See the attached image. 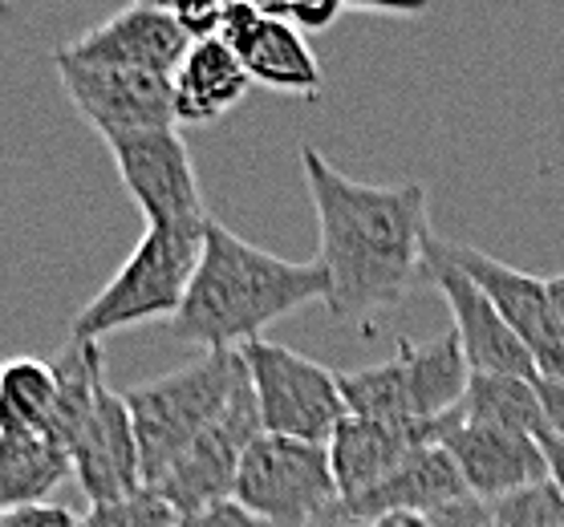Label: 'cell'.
Listing matches in <instances>:
<instances>
[{
  "mask_svg": "<svg viewBox=\"0 0 564 527\" xmlns=\"http://www.w3.org/2000/svg\"><path fill=\"white\" fill-rule=\"evenodd\" d=\"M301 171L317 211L325 309L337 321H366L398 305L419 284V276H426V187L358 183L341 175L317 146H301Z\"/></svg>",
  "mask_w": 564,
  "mask_h": 527,
  "instance_id": "6da1fadb",
  "label": "cell"
},
{
  "mask_svg": "<svg viewBox=\"0 0 564 527\" xmlns=\"http://www.w3.org/2000/svg\"><path fill=\"white\" fill-rule=\"evenodd\" d=\"M313 300H325L317 260L272 256L212 219L187 296L167 329L199 353H240L252 341H264L269 325Z\"/></svg>",
  "mask_w": 564,
  "mask_h": 527,
  "instance_id": "7a4b0ae2",
  "label": "cell"
},
{
  "mask_svg": "<svg viewBox=\"0 0 564 527\" xmlns=\"http://www.w3.org/2000/svg\"><path fill=\"white\" fill-rule=\"evenodd\" d=\"M240 382H245L240 353H199L180 370L130 386L122 394L130 426H134V442H139L142 487H151L216 422Z\"/></svg>",
  "mask_w": 564,
  "mask_h": 527,
  "instance_id": "3957f363",
  "label": "cell"
},
{
  "mask_svg": "<svg viewBox=\"0 0 564 527\" xmlns=\"http://www.w3.org/2000/svg\"><path fill=\"white\" fill-rule=\"evenodd\" d=\"M471 370L463 361L459 337L443 333L431 341H398L394 358L366 370L337 373L349 418L366 422L435 426L459 410Z\"/></svg>",
  "mask_w": 564,
  "mask_h": 527,
  "instance_id": "277c9868",
  "label": "cell"
},
{
  "mask_svg": "<svg viewBox=\"0 0 564 527\" xmlns=\"http://www.w3.org/2000/svg\"><path fill=\"white\" fill-rule=\"evenodd\" d=\"M204 228H147L122 268L74 317L69 341H98L151 321H175L204 252Z\"/></svg>",
  "mask_w": 564,
  "mask_h": 527,
  "instance_id": "5b68a950",
  "label": "cell"
},
{
  "mask_svg": "<svg viewBox=\"0 0 564 527\" xmlns=\"http://www.w3.org/2000/svg\"><path fill=\"white\" fill-rule=\"evenodd\" d=\"M240 358L260 414V435L329 447L334 430L349 418L337 373L272 341H252L240 349Z\"/></svg>",
  "mask_w": 564,
  "mask_h": 527,
  "instance_id": "8992f818",
  "label": "cell"
},
{
  "mask_svg": "<svg viewBox=\"0 0 564 527\" xmlns=\"http://www.w3.org/2000/svg\"><path fill=\"white\" fill-rule=\"evenodd\" d=\"M231 499L272 527H308L337 503L329 450L317 442L260 435L240 463Z\"/></svg>",
  "mask_w": 564,
  "mask_h": 527,
  "instance_id": "52a82bcc",
  "label": "cell"
},
{
  "mask_svg": "<svg viewBox=\"0 0 564 527\" xmlns=\"http://www.w3.org/2000/svg\"><path fill=\"white\" fill-rule=\"evenodd\" d=\"M118 179L142 211L147 228H204L212 223L192 151L175 127L110 139Z\"/></svg>",
  "mask_w": 564,
  "mask_h": 527,
  "instance_id": "ba28073f",
  "label": "cell"
},
{
  "mask_svg": "<svg viewBox=\"0 0 564 527\" xmlns=\"http://www.w3.org/2000/svg\"><path fill=\"white\" fill-rule=\"evenodd\" d=\"M257 438H260V414H257V402H252L248 373H245V382L231 394L224 414H219L216 422L207 426L204 435L195 438L192 447L183 450L180 459L154 479L147 491H154L175 515H192V512H199V507L231 499L240 463H245L248 447H252Z\"/></svg>",
  "mask_w": 564,
  "mask_h": 527,
  "instance_id": "9c48e42d",
  "label": "cell"
},
{
  "mask_svg": "<svg viewBox=\"0 0 564 527\" xmlns=\"http://www.w3.org/2000/svg\"><path fill=\"white\" fill-rule=\"evenodd\" d=\"M438 252L491 300L500 321L520 337V345L532 353L540 377H564V325L552 309L549 281L532 272H520L503 260L479 252L467 244H447L438 240Z\"/></svg>",
  "mask_w": 564,
  "mask_h": 527,
  "instance_id": "30bf717a",
  "label": "cell"
},
{
  "mask_svg": "<svg viewBox=\"0 0 564 527\" xmlns=\"http://www.w3.org/2000/svg\"><path fill=\"white\" fill-rule=\"evenodd\" d=\"M361 519H382V515H419L435 527H484L491 524V507L479 503L463 483L459 466L438 442L411 450L390 475L370 487L366 495L346 503Z\"/></svg>",
  "mask_w": 564,
  "mask_h": 527,
  "instance_id": "8fae6325",
  "label": "cell"
},
{
  "mask_svg": "<svg viewBox=\"0 0 564 527\" xmlns=\"http://www.w3.org/2000/svg\"><path fill=\"white\" fill-rule=\"evenodd\" d=\"M53 65H57L65 98L74 102L77 114L102 134V142L175 127L171 78L139 74V69L65 62L57 53H53Z\"/></svg>",
  "mask_w": 564,
  "mask_h": 527,
  "instance_id": "7c38bea8",
  "label": "cell"
},
{
  "mask_svg": "<svg viewBox=\"0 0 564 527\" xmlns=\"http://www.w3.org/2000/svg\"><path fill=\"white\" fill-rule=\"evenodd\" d=\"M65 454H69L77 487L90 499V507L130 499V495L142 491L134 426H130L127 402H122L118 389H110V382L98 389L90 410L82 414V422L74 426V435L65 442Z\"/></svg>",
  "mask_w": 564,
  "mask_h": 527,
  "instance_id": "4fadbf2b",
  "label": "cell"
},
{
  "mask_svg": "<svg viewBox=\"0 0 564 527\" xmlns=\"http://www.w3.org/2000/svg\"><path fill=\"white\" fill-rule=\"evenodd\" d=\"M426 276L435 281L451 309V333L459 337L463 361L471 373H503V377H528L536 382L540 370L532 353L520 345V337L500 321L491 300L438 252V240L431 235L426 244Z\"/></svg>",
  "mask_w": 564,
  "mask_h": 527,
  "instance_id": "5bb4252c",
  "label": "cell"
},
{
  "mask_svg": "<svg viewBox=\"0 0 564 527\" xmlns=\"http://www.w3.org/2000/svg\"><path fill=\"white\" fill-rule=\"evenodd\" d=\"M438 447L447 450L451 463L459 466L467 491L479 503H488V507L512 499V495H520L528 487L549 483V463H544L540 438L467 422V418L455 414V422L443 430Z\"/></svg>",
  "mask_w": 564,
  "mask_h": 527,
  "instance_id": "9a60e30c",
  "label": "cell"
},
{
  "mask_svg": "<svg viewBox=\"0 0 564 527\" xmlns=\"http://www.w3.org/2000/svg\"><path fill=\"white\" fill-rule=\"evenodd\" d=\"M187 50H192V41L183 37L171 9H163V4H130L122 13L106 17L102 25L86 29L77 41L62 45L57 57L171 78Z\"/></svg>",
  "mask_w": 564,
  "mask_h": 527,
  "instance_id": "2e32d148",
  "label": "cell"
},
{
  "mask_svg": "<svg viewBox=\"0 0 564 527\" xmlns=\"http://www.w3.org/2000/svg\"><path fill=\"white\" fill-rule=\"evenodd\" d=\"M459 414V410H455ZM455 414H447L435 426H402V422H366V418H346L329 438V471L337 483V499L349 503L378 487L411 450L431 447L443 438Z\"/></svg>",
  "mask_w": 564,
  "mask_h": 527,
  "instance_id": "e0dca14e",
  "label": "cell"
},
{
  "mask_svg": "<svg viewBox=\"0 0 564 527\" xmlns=\"http://www.w3.org/2000/svg\"><path fill=\"white\" fill-rule=\"evenodd\" d=\"M248 78L245 62L219 37L195 41L183 53L180 69L171 74V98H175V127H207L245 102Z\"/></svg>",
  "mask_w": 564,
  "mask_h": 527,
  "instance_id": "ac0fdd59",
  "label": "cell"
},
{
  "mask_svg": "<svg viewBox=\"0 0 564 527\" xmlns=\"http://www.w3.org/2000/svg\"><path fill=\"white\" fill-rule=\"evenodd\" d=\"M236 57L245 62L248 78L260 81L264 90L276 94H296V98H317L325 78H321V65L308 50V41L296 29L272 21L260 13L257 29L236 45Z\"/></svg>",
  "mask_w": 564,
  "mask_h": 527,
  "instance_id": "d6986e66",
  "label": "cell"
},
{
  "mask_svg": "<svg viewBox=\"0 0 564 527\" xmlns=\"http://www.w3.org/2000/svg\"><path fill=\"white\" fill-rule=\"evenodd\" d=\"M69 475V454L53 438L0 430V515L50 503V495Z\"/></svg>",
  "mask_w": 564,
  "mask_h": 527,
  "instance_id": "ffe728a7",
  "label": "cell"
},
{
  "mask_svg": "<svg viewBox=\"0 0 564 527\" xmlns=\"http://www.w3.org/2000/svg\"><path fill=\"white\" fill-rule=\"evenodd\" d=\"M536 382H528V377H503V373H471L467 394L459 402V418L496 426V430H512V435H528V438L549 435V418H544V402H540Z\"/></svg>",
  "mask_w": 564,
  "mask_h": 527,
  "instance_id": "44dd1931",
  "label": "cell"
},
{
  "mask_svg": "<svg viewBox=\"0 0 564 527\" xmlns=\"http://www.w3.org/2000/svg\"><path fill=\"white\" fill-rule=\"evenodd\" d=\"M57 370L53 361L13 358L0 373V430L4 435H53L57 418Z\"/></svg>",
  "mask_w": 564,
  "mask_h": 527,
  "instance_id": "7402d4cb",
  "label": "cell"
},
{
  "mask_svg": "<svg viewBox=\"0 0 564 527\" xmlns=\"http://www.w3.org/2000/svg\"><path fill=\"white\" fill-rule=\"evenodd\" d=\"M180 515L171 512L167 503L159 499L154 491L142 487L139 495L118 503H102V507H90V512L77 519V527H175Z\"/></svg>",
  "mask_w": 564,
  "mask_h": 527,
  "instance_id": "603a6c76",
  "label": "cell"
},
{
  "mask_svg": "<svg viewBox=\"0 0 564 527\" xmlns=\"http://www.w3.org/2000/svg\"><path fill=\"white\" fill-rule=\"evenodd\" d=\"M496 527H564V499L552 483L528 487L491 507Z\"/></svg>",
  "mask_w": 564,
  "mask_h": 527,
  "instance_id": "cb8c5ba5",
  "label": "cell"
},
{
  "mask_svg": "<svg viewBox=\"0 0 564 527\" xmlns=\"http://www.w3.org/2000/svg\"><path fill=\"white\" fill-rule=\"evenodd\" d=\"M260 13L296 29L301 37H308V33H325L334 21H341V17H346V0H321V4H305V0H296V4H260Z\"/></svg>",
  "mask_w": 564,
  "mask_h": 527,
  "instance_id": "d4e9b609",
  "label": "cell"
},
{
  "mask_svg": "<svg viewBox=\"0 0 564 527\" xmlns=\"http://www.w3.org/2000/svg\"><path fill=\"white\" fill-rule=\"evenodd\" d=\"M175 527H272V524H264L260 515H252L236 499H224V503H212V507H199L192 515H180Z\"/></svg>",
  "mask_w": 564,
  "mask_h": 527,
  "instance_id": "484cf974",
  "label": "cell"
},
{
  "mask_svg": "<svg viewBox=\"0 0 564 527\" xmlns=\"http://www.w3.org/2000/svg\"><path fill=\"white\" fill-rule=\"evenodd\" d=\"M175 25L183 29V37L192 41H212L219 37V21H224V4L216 0H204V4H175Z\"/></svg>",
  "mask_w": 564,
  "mask_h": 527,
  "instance_id": "4316f807",
  "label": "cell"
},
{
  "mask_svg": "<svg viewBox=\"0 0 564 527\" xmlns=\"http://www.w3.org/2000/svg\"><path fill=\"white\" fill-rule=\"evenodd\" d=\"M0 527H77V515L57 503H41V507H25V512H4Z\"/></svg>",
  "mask_w": 564,
  "mask_h": 527,
  "instance_id": "83f0119b",
  "label": "cell"
},
{
  "mask_svg": "<svg viewBox=\"0 0 564 527\" xmlns=\"http://www.w3.org/2000/svg\"><path fill=\"white\" fill-rule=\"evenodd\" d=\"M536 389H540V402H544L549 435L564 442V377H540Z\"/></svg>",
  "mask_w": 564,
  "mask_h": 527,
  "instance_id": "f1b7e54d",
  "label": "cell"
},
{
  "mask_svg": "<svg viewBox=\"0 0 564 527\" xmlns=\"http://www.w3.org/2000/svg\"><path fill=\"white\" fill-rule=\"evenodd\" d=\"M540 450H544V463H549V483L561 491L564 499V442L552 435H540Z\"/></svg>",
  "mask_w": 564,
  "mask_h": 527,
  "instance_id": "f546056e",
  "label": "cell"
},
{
  "mask_svg": "<svg viewBox=\"0 0 564 527\" xmlns=\"http://www.w3.org/2000/svg\"><path fill=\"white\" fill-rule=\"evenodd\" d=\"M308 527H373V519H361V515H354L346 507V503L337 499L334 507H329V512H321Z\"/></svg>",
  "mask_w": 564,
  "mask_h": 527,
  "instance_id": "4dcf8cb0",
  "label": "cell"
},
{
  "mask_svg": "<svg viewBox=\"0 0 564 527\" xmlns=\"http://www.w3.org/2000/svg\"><path fill=\"white\" fill-rule=\"evenodd\" d=\"M373 527H435L419 519V515H382V519H373Z\"/></svg>",
  "mask_w": 564,
  "mask_h": 527,
  "instance_id": "1f68e13d",
  "label": "cell"
},
{
  "mask_svg": "<svg viewBox=\"0 0 564 527\" xmlns=\"http://www.w3.org/2000/svg\"><path fill=\"white\" fill-rule=\"evenodd\" d=\"M549 296H552V309H556V317H561V325H564V272L549 281Z\"/></svg>",
  "mask_w": 564,
  "mask_h": 527,
  "instance_id": "d6a6232c",
  "label": "cell"
},
{
  "mask_svg": "<svg viewBox=\"0 0 564 527\" xmlns=\"http://www.w3.org/2000/svg\"><path fill=\"white\" fill-rule=\"evenodd\" d=\"M484 527H496V519H491V524H484Z\"/></svg>",
  "mask_w": 564,
  "mask_h": 527,
  "instance_id": "836d02e7",
  "label": "cell"
},
{
  "mask_svg": "<svg viewBox=\"0 0 564 527\" xmlns=\"http://www.w3.org/2000/svg\"><path fill=\"white\" fill-rule=\"evenodd\" d=\"M0 373H4V365H0Z\"/></svg>",
  "mask_w": 564,
  "mask_h": 527,
  "instance_id": "e575fe53",
  "label": "cell"
}]
</instances>
